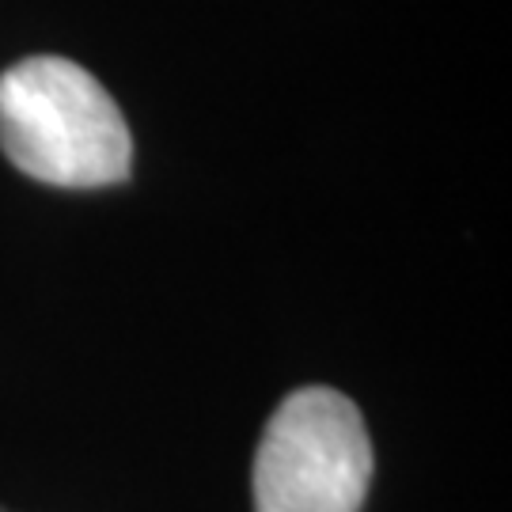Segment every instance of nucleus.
I'll return each instance as SVG.
<instances>
[{"mask_svg":"<svg viewBox=\"0 0 512 512\" xmlns=\"http://www.w3.org/2000/svg\"><path fill=\"white\" fill-rule=\"evenodd\" d=\"M0 148L38 183L95 190L122 183L133 137L118 103L69 57H23L0 73Z\"/></svg>","mask_w":512,"mask_h":512,"instance_id":"obj_1","label":"nucleus"},{"mask_svg":"<svg viewBox=\"0 0 512 512\" xmlns=\"http://www.w3.org/2000/svg\"><path fill=\"white\" fill-rule=\"evenodd\" d=\"M372 482L365 418L334 387H300L258 440L255 512H361Z\"/></svg>","mask_w":512,"mask_h":512,"instance_id":"obj_2","label":"nucleus"}]
</instances>
